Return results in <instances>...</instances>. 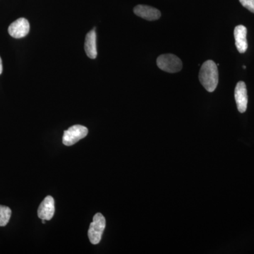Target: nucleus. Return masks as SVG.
<instances>
[{
	"label": "nucleus",
	"instance_id": "obj_1",
	"mask_svg": "<svg viewBox=\"0 0 254 254\" xmlns=\"http://www.w3.org/2000/svg\"><path fill=\"white\" fill-rule=\"evenodd\" d=\"M199 80L207 91L212 93L216 89L219 81L218 66L213 60H208L202 64L199 71Z\"/></svg>",
	"mask_w": 254,
	"mask_h": 254
},
{
	"label": "nucleus",
	"instance_id": "obj_2",
	"mask_svg": "<svg viewBox=\"0 0 254 254\" xmlns=\"http://www.w3.org/2000/svg\"><path fill=\"white\" fill-rule=\"evenodd\" d=\"M105 226L106 221L105 217L100 213L95 214L88 232V238L91 244L95 245L100 243Z\"/></svg>",
	"mask_w": 254,
	"mask_h": 254
},
{
	"label": "nucleus",
	"instance_id": "obj_3",
	"mask_svg": "<svg viewBox=\"0 0 254 254\" xmlns=\"http://www.w3.org/2000/svg\"><path fill=\"white\" fill-rule=\"evenodd\" d=\"M157 65L160 69L168 73H177L182 68V60L173 54L160 55L157 59Z\"/></svg>",
	"mask_w": 254,
	"mask_h": 254
},
{
	"label": "nucleus",
	"instance_id": "obj_4",
	"mask_svg": "<svg viewBox=\"0 0 254 254\" xmlns=\"http://www.w3.org/2000/svg\"><path fill=\"white\" fill-rule=\"evenodd\" d=\"M88 133V130L86 127L82 125H73L64 131L63 144L67 146L74 145L82 138H84Z\"/></svg>",
	"mask_w": 254,
	"mask_h": 254
},
{
	"label": "nucleus",
	"instance_id": "obj_5",
	"mask_svg": "<svg viewBox=\"0 0 254 254\" xmlns=\"http://www.w3.org/2000/svg\"><path fill=\"white\" fill-rule=\"evenodd\" d=\"M30 31V24L27 19L20 18L11 23L8 28L10 36L14 38H21L27 36Z\"/></svg>",
	"mask_w": 254,
	"mask_h": 254
},
{
	"label": "nucleus",
	"instance_id": "obj_6",
	"mask_svg": "<svg viewBox=\"0 0 254 254\" xmlns=\"http://www.w3.org/2000/svg\"><path fill=\"white\" fill-rule=\"evenodd\" d=\"M235 98L239 112L241 113H245L248 105V95L245 82L240 81L237 83L235 90Z\"/></svg>",
	"mask_w": 254,
	"mask_h": 254
},
{
	"label": "nucleus",
	"instance_id": "obj_7",
	"mask_svg": "<svg viewBox=\"0 0 254 254\" xmlns=\"http://www.w3.org/2000/svg\"><path fill=\"white\" fill-rule=\"evenodd\" d=\"M55 212V200L51 195H48L43 200L38 209V216L41 220H50Z\"/></svg>",
	"mask_w": 254,
	"mask_h": 254
},
{
	"label": "nucleus",
	"instance_id": "obj_8",
	"mask_svg": "<svg viewBox=\"0 0 254 254\" xmlns=\"http://www.w3.org/2000/svg\"><path fill=\"white\" fill-rule=\"evenodd\" d=\"M133 12L147 21H156L161 16V13L158 9L148 5H137L133 9Z\"/></svg>",
	"mask_w": 254,
	"mask_h": 254
},
{
	"label": "nucleus",
	"instance_id": "obj_9",
	"mask_svg": "<svg viewBox=\"0 0 254 254\" xmlns=\"http://www.w3.org/2000/svg\"><path fill=\"white\" fill-rule=\"evenodd\" d=\"M247 29L243 25H239L235 28V45L239 53H245L248 48V43L247 40Z\"/></svg>",
	"mask_w": 254,
	"mask_h": 254
},
{
	"label": "nucleus",
	"instance_id": "obj_10",
	"mask_svg": "<svg viewBox=\"0 0 254 254\" xmlns=\"http://www.w3.org/2000/svg\"><path fill=\"white\" fill-rule=\"evenodd\" d=\"M84 48L88 58L93 60L97 58L98 53H97L96 33H95V28L86 35Z\"/></svg>",
	"mask_w": 254,
	"mask_h": 254
},
{
	"label": "nucleus",
	"instance_id": "obj_11",
	"mask_svg": "<svg viewBox=\"0 0 254 254\" xmlns=\"http://www.w3.org/2000/svg\"><path fill=\"white\" fill-rule=\"evenodd\" d=\"M11 215V210L9 207L0 205V227L7 225Z\"/></svg>",
	"mask_w": 254,
	"mask_h": 254
},
{
	"label": "nucleus",
	"instance_id": "obj_12",
	"mask_svg": "<svg viewBox=\"0 0 254 254\" xmlns=\"http://www.w3.org/2000/svg\"><path fill=\"white\" fill-rule=\"evenodd\" d=\"M240 1L244 7L254 13V0H240Z\"/></svg>",
	"mask_w": 254,
	"mask_h": 254
},
{
	"label": "nucleus",
	"instance_id": "obj_13",
	"mask_svg": "<svg viewBox=\"0 0 254 254\" xmlns=\"http://www.w3.org/2000/svg\"><path fill=\"white\" fill-rule=\"evenodd\" d=\"M3 71V66H2V61H1V58H0V74L2 73Z\"/></svg>",
	"mask_w": 254,
	"mask_h": 254
}]
</instances>
